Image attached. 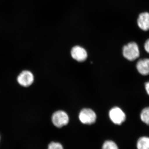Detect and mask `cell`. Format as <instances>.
I'll use <instances>...</instances> for the list:
<instances>
[{"label":"cell","instance_id":"cell-3","mask_svg":"<svg viewBox=\"0 0 149 149\" xmlns=\"http://www.w3.org/2000/svg\"><path fill=\"white\" fill-rule=\"evenodd\" d=\"M52 120L56 127L61 128L68 124L69 118L66 112L63 111H58L54 113Z\"/></svg>","mask_w":149,"mask_h":149},{"label":"cell","instance_id":"cell-13","mask_svg":"<svg viewBox=\"0 0 149 149\" xmlns=\"http://www.w3.org/2000/svg\"><path fill=\"white\" fill-rule=\"evenodd\" d=\"M144 48L145 51L149 54V38L147 39L144 43Z\"/></svg>","mask_w":149,"mask_h":149},{"label":"cell","instance_id":"cell-10","mask_svg":"<svg viewBox=\"0 0 149 149\" xmlns=\"http://www.w3.org/2000/svg\"><path fill=\"white\" fill-rule=\"evenodd\" d=\"M140 118L142 122L149 125V107H146L142 110L140 114Z\"/></svg>","mask_w":149,"mask_h":149},{"label":"cell","instance_id":"cell-7","mask_svg":"<svg viewBox=\"0 0 149 149\" xmlns=\"http://www.w3.org/2000/svg\"><path fill=\"white\" fill-rule=\"evenodd\" d=\"M138 27L145 32L149 30V13L144 12L139 15L137 19Z\"/></svg>","mask_w":149,"mask_h":149},{"label":"cell","instance_id":"cell-6","mask_svg":"<svg viewBox=\"0 0 149 149\" xmlns=\"http://www.w3.org/2000/svg\"><path fill=\"white\" fill-rule=\"evenodd\" d=\"M71 55L72 58L78 62L85 61L88 57V54L85 49L79 46H74L72 48Z\"/></svg>","mask_w":149,"mask_h":149},{"label":"cell","instance_id":"cell-11","mask_svg":"<svg viewBox=\"0 0 149 149\" xmlns=\"http://www.w3.org/2000/svg\"><path fill=\"white\" fill-rule=\"evenodd\" d=\"M102 149H119V148L113 141H107L104 143Z\"/></svg>","mask_w":149,"mask_h":149},{"label":"cell","instance_id":"cell-2","mask_svg":"<svg viewBox=\"0 0 149 149\" xmlns=\"http://www.w3.org/2000/svg\"><path fill=\"white\" fill-rule=\"evenodd\" d=\"M109 116L112 122L116 125H120L125 122L126 114L120 108L116 107L113 108L109 112Z\"/></svg>","mask_w":149,"mask_h":149},{"label":"cell","instance_id":"cell-12","mask_svg":"<svg viewBox=\"0 0 149 149\" xmlns=\"http://www.w3.org/2000/svg\"><path fill=\"white\" fill-rule=\"evenodd\" d=\"M48 149H63V148L60 143L52 142L48 145Z\"/></svg>","mask_w":149,"mask_h":149},{"label":"cell","instance_id":"cell-4","mask_svg":"<svg viewBox=\"0 0 149 149\" xmlns=\"http://www.w3.org/2000/svg\"><path fill=\"white\" fill-rule=\"evenodd\" d=\"M79 118L83 124L91 125L96 122L97 115L93 110L84 109L80 112Z\"/></svg>","mask_w":149,"mask_h":149},{"label":"cell","instance_id":"cell-9","mask_svg":"<svg viewBox=\"0 0 149 149\" xmlns=\"http://www.w3.org/2000/svg\"><path fill=\"white\" fill-rule=\"evenodd\" d=\"M136 147L137 149H149V137H140L137 141Z\"/></svg>","mask_w":149,"mask_h":149},{"label":"cell","instance_id":"cell-1","mask_svg":"<svg viewBox=\"0 0 149 149\" xmlns=\"http://www.w3.org/2000/svg\"><path fill=\"white\" fill-rule=\"evenodd\" d=\"M122 53L124 57L130 61L137 59L141 54L139 45L134 42H130L123 46Z\"/></svg>","mask_w":149,"mask_h":149},{"label":"cell","instance_id":"cell-5","mask_svg":"<svg viewBox=\"0 0 149 149\" xmlns=\"http://www.w3.org/2000/svg\"><path fill=\"white\" fill-rule=\"evenodd\" d=\"M34 80V75L29 70L22 71L17 77V81L19 84L24 87L30 86L33 83Z\"/></svg>","mask_w":149,"mask_h":149},{"label":"cell","instance_id":"cell-8","mask_svg":"<svg viewBox=\"0 0 149 149\" xmlns=\"http://www.w3.org/2000/svg\"><path fill=\"white\" fill-rule=\"evenodd\" d=\"M138 72L143 76L149 75V58L140 59L136 64Z\"/></svg>","mask_w":149,"mask_h":149},{"label":"cell","instance_id":"cell-14","mask_svg":"<svg viewBox=\"0 0 149 149\" xmlns=\"http://www.w3.org/2000/svg\"><path fill=\"white\" fill-rule=\"evenodd\" d=\"M145 88L147 94H148V95L149 96V81L145 83Z\"/></svg>","mask_w":149,"mask_h":149}]
</instances>
